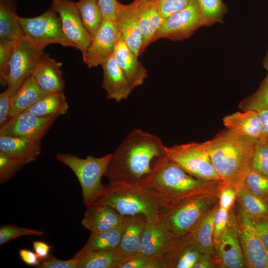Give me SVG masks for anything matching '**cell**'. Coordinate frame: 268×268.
<instances>
[{"label":"cell","instance_id":"24","mask_svg":"<svg viewBox=\"0 0 268 268\" xmlns=\"http://www.w3.org/2000/svg\"><path fill=\"white\" fill-rule=\"evenodd\" d=\"M222 122L226 128L241 135L257 139L261 137L262 125L257 111L236 112L225 116Z\"/></svg>","mask_w":268,"mask_h":268},{"label":"cell","instance_id":"26","mask_svg":"<svg viewBox=\"0 0 268 268\" xmlns=\"http://www.w3.org/2000/svg\"><path fill=\"white\" fill-rule=\"evenodd\" d=\"M15 0H0V39L18 42L24 37Z\"/></svg>","mask_w":268,"mask_h":268},{"label":"cell","instance_id":"32","mask_svg":"<svg viewBox=\"0 0 268 268\" xmlns=\"http://www.w3.org/2000/svg\"><path fill=\"white\" fill-rule=\"evenodd\" d=\"M69 105L64 93L48 94L28 108V111L37 116L57 117L65 115Z\"/></svg>","mask_w":268,"mask_h":268},{"label":"cell","instance_id":"9","mask_svg":"<svg viewBox=\"0 0 268 268\" xmlns=\"http://www.w3.org/2000/svg\"><path fill=\"white\" fill-rule=\"evenodd\" d=\"M203 26H208L207 22L197 0H192L184 8L164 19L153 42L160 39L183 41Z\"/></svg>","mask_w":268,"mask_h":268},{"label":"cell","instance_id":"52","mask_svg":"<svg viewBox=\"0 0 268 268\" xmlns=\"http://www.w3.org/2000/svg\"><path fill=\"white\" fill-rule=\"evenodd\" d=\"M257 111L259 114L262 125L260 138L267 139L268 138V108L259 110Z\"/></svg>","mask_w":268,"mask_h":268},{"label":"cell","instance_id":"34","mask_svg":"<svg viewBox=\"0 0 268 268\" xmlns=\"http://www.w3.org/2000/svg\"><path fill=\"white\" fill-rule=\"evenodd\" d=\"M236 201L249 215L268 218V202L250 193L243 185L238 190Z\"/></svg>","mask_w":268,"mask_h":268},{"label":"cell","instance_id":"22","mask_svg":"<svg viewBox=\"0 0 268 268\" xmlns=\"http://www.w3.org/2000/svg\"><path fill=\"white\" fill-rule=\"evenodd\" d=\"M41 151V140L0 135V152L17 158L26 165L35 161Z\"/></svg>","mask_w":268,"mask_h":268},{"label":"cell","instance_id":"45","mask_svg":"<svg viewBox=\"0 0 268 268\" xmlns=\"http://www.w3.org/2000/svg\"><path fill=\"white\" fill-rule=\"evenodd\" d=\"M230 210L218 205L214 216V241L215 244L228 226L230 220Z\"/></svg>","mask_w":268,"mask_h":268},{"label":"cell","instance_id":"1","mask_svg":"<svg viewBox=\"0 0 268 268\" xmlns=\"http://www.w3.org/2000/svg\"><path fill=\"white\" fill-rule=\"evenodd\" d=\"M158 136L132 130L114 153L104 174L109 183L146 187L168 159Z\"/></svg>","mask_w":268,"mask_h":268},{"label":"cell","instance_id":"11","mask_svg":"<svg viewBox=\"0 0 268 268\" xmlns=\"http://www.w3.org/2000/svg\"><path fill=\"white\" fill-rule=\"evenodd\" d=\"M237 231L247 268H268V250L255 231L249 215L239 206Z\"/></svg>","mask_w":268,"mask_h":268},{"label":"cell","instance_id":"6","mask_svg":"<svg viewBox=\"0 0 268 268\" xmlns=\"http://www.w3.org/2000/svg\"><path fill=\"white\" fill-rule=\"evenodd\" d=\"M218 202V191L202 194L184 201L159 218L177 238L189 235Z\"/></svg>","mask_w":268,"mask_h":268},{"label":"cell","instance_id":"16","mask_svg":"<svg viewBox=\"0 0 268 268\" xmlns=\"http://www.w3.org/2000/svg\"><path fill=\"white\" fill-rule=\"evenodd\" d=\"M178 240L160 218L155 220L146 219L138 253L148 256L167 258L173 250Z\"/></svg>","mask_w":268,"mask_h":268},{"label":"cell","instance_id":"30","mask_svg":"<svg viewBox=\"0 0 268 268\" xmlns=\"http://www.w3.org/2000/svg\"><path fill=\"white\" fill-rule=\"evenodd\" d=\"M127 257L117 248L88 252L76 258L77 268H119Z\"/></svg>","mask_w":268,"mask_h":268},{"label":"cell","instance_id":"44","mask_svg":"<svg viewBox=\"0 0 268 268\" xmlns=\"http://www.w3.org/2000/svg\"><path fill=\"white\" fill-rule=\"evenodd\" d=\"M192 0H154L162 17L165 19L186 7Z\"/></svg>","mask_w":268,"mask_h":268},{"label":"cell","instance_id":"40","mask_svg":"<svg viewBox=\"0 0 268 268\" xmlns=\"http://www.w3.org/2000/svg\"><path fill=\"white\" fill-rule=\"evenodd\" d=\"M44 235V232L40 230L32 229L8 224L0 227V245L2 246L13 239L22 236H42Z\"/></svg>","mask_w":268,"mask_h":268},{"label":"cell","instance_id":"15","mask_svg":"<svg viewBox=\"0 0 268 268\" xmlns=\"http://www.w3.org/2000/svg\"><path fill=\"white\" fill-rule=\"evenodd\" d=\"M120 38V29L117 21L104 20L82 56L84 63L89 68L101 66L114 54Z\"/></svg>","mask_w":268,"mask_h":268},{"label":"cell","instance_id":"54","mask_svg":"<svg viewBox=\"0 0 268 268\" xmlns=\"http://www.w3.org/2000/svg\"><path fill=\"white\" fill-rule=\"evenodd\" d=\"M263 66L267 70L268 72V51L264 59V60L263 62Z\"/></svg>","mask_w":268,"mask_h":268},{"label":"cell","instance_id":"27","mask_svg":"<svg viewBox=\"0 0 268 268\" xmlns=\"http://www.w3.org/2000/svg\"><path fill=\"white\" fill-rule=\"evenodd\" d=\"M202 254L189 236L178 239L167 257V268H193Z\"/></svg>","mask_w":268,"mask_h":268},{"label":"cell","instance_id":"43","mask_svg":"<svg viewBox=\"0 0 268 268\" xmlns=\"http://www.w3.org/2000/svg\"><path fill=\"white\" fill-rule=\"evenodd\" d=\"M238 189L234 184L220 181L218 186L219 206L230 210L236 201Z\"/></svg>","mask_w":268,"mask_h":268},{"label":"cell","instance_id":"31","mask_svg":"<svg viewBox=\"0 0 268 268\" xmlns=\"http://www.w3.org/2000/svg\"><path fill=\"white\" fill-rule=\"evenodd\" d=\"M124 226L101 233H90L87 243L73 257L77 258L88 252L117 248L122 238Z\"/></svg>","mask_w":268,"mask_h":268},{"label":"cell","instance_id":"35","mask_svg":"<svg viewBox=\"0 0 268 268\" xmlns=\"http://www.w3.org/2000/svg\"><path fill=\"white\" fill-rule=\"evenodd\" d=\"M243 185L250 193L268 202V176L250 169Z\"/></svg>","mask_w":268,"mask_h":268},{"label":"cell","instance_id":"3","mask_svg":"<svg viewBox=\"0 0 268 268\" xmlns=\"http://www.w3.org/2000/svg\"><path fill=\"white\" fill-rule=\"evenodd\" d=\"M111 207L124 216L143 215L149 220H155L173 204L155 190L109 183L92 204Z\"/></svg>","mask_w":268,"mask_h":268},{"label":"cell","instance_id":"53","mask_svg":"<svg viewBox=\"0 0 268 268\" xmlns=\"http://www.w3.org/2000/svg\"><path fill=\"white\" fill-rule=\"evenodd\" d=\"M217 268L214 258L205 254H201L193 268Z\"/></svg>","mask_w":268,"mask_h":268},{"label":"cell","instance_id":"5","mask_svg":"<svg viewBox=\"0 0 268 268\" xmlns=\"http://www.w3.org/2000/svg\"><path fill=\"white\" fill-rule=\"evenodd\" d=\"M112 156L113 153H108L100 157L88 155L81 158L68 153L57 154V160L68 166L76 176L86 208L92 205L103 190L105 185L102 183V178Z\"/></svg>","mask_w":268,"mask_h":268},{"label":"cell","instance_id":"7","mask_svg":"<svg viewBox=\"0 0 268 268\" xmlns=\"http://www.w3.org/2000/svg\"><path fill=\"white\" fill-rule=\"evenodd\" d=\"M169 160L196 178L220 181L204 142H192L166 147Z\"/></svg>","mask_w":268,"mask_h":268},{"label":"cell","instance_id":"50","mask_svg":"<svg viewBox=\"0 0 268 268\" xmlns=\"http://www.w3.org/2000/svg\"><path fill=\"white\" fill-rule=\"evenodd\" d=\"M19 254L21 260L28 266L37 267L41 262L36 254L29 250L20 249Z\"/></svg>","mask_w":268,"mask_h":268},{"label":"cell","instance_id":"41","mask_svg":"<svg viewBox=\"0 0 268 268\" xmlns=\"http://www.w3.org/2000/svg\"><path fill=\"white\" fill-rule=\"evenodd\" d=\"M17 43L0 39V82L4 87L9 73L10 61Z\"/></svg>","mask_w":268,"mask_h":268},{"label":"cell","instance_id":"12","mask_svg":"<svg viewBox=\"0 0 268 268\" xmlns=\"http://www.w3.org/2000/svg\"><path fill=\"white\" fill-rule=\"evenodd\" d=\"M51 7L61 19L64 32L72 47L85 54L92 39L86 30L75 2L70 0H53Z\"/></svg>","mask_w":268,"mask_h":268},{"label":"cell","instance_id":"49","mask_svg":"<svg viewBox=\"0 0 268 268\" xmlns=\"http://www.w3.org/2000/svg\"><path fill=\"white\" fill-rule=\"evenodd\" d=\"M13 95L7 89L0 94V126L9 118L11 99Z\"/></svg>","mask_w":268,"mask_h":268},{"label":"cell","instance_id":"46","mask_svg":"<svg viewBox=\"0 0 268 268\" xmlns=\"http://www.w3.org/2000/svg\"><path fill=\"white\" fill-rule=\"evenodd\" d=\"M78 260L73 257L69 260H62L50 254L46 259L41 261L38 268H77Z\"/></svg>","mask_w":268,"mask_h":268},{"label":"cell","instance_id":"36","mask_svg":"<svg viewBox=\"0 0 268 268\" xmlns=\"http://www.w3.org/2000/svg\"><path fill=\"white\" fill-rule=\"evenodd\" d=\"M239 108L242 111L268 108V72L257 90L243 99L240 102Z\"/></svg>","mask_w":268,"mask_h":268},{"label":"cell","instance_id":"51","mask_svg":"<svg viewBox=\"0 0 268 268\" xmlns=\"http://www.w3.org/2000/svg\"><path fill=\"white\" fill-rule=\"evenodd\" d=\"M33 248L35 253L41 261L48 257L52 246L43 241H35L33 242Z\"/></svg>","mask_w":268,"mask_h":268},{"label":"cell","instance_id":"56","mask_svg":"<svg viewBox=\"0 0 268 268\" xmlns=\"http://www.w3.org/2000/svg\"><path fill=\"white\" fill-rule=\"evenodd\" d=\"M266 140H267L268 141V138L267 139H266Z\"/></svg>","mask_w":268,"mask_h":268},{"label":"cell","instance_id":"19","mask_svg":"<svg viewBox=\"0 0 268 268\" xmlns=\"http://www.w3.org/2000/svg\"><path fill=\"white\" fill-rule=\"evenodd\" d=\"M128 217L111 207L93 204L87 207L81 224L90 233H98L124 226Z\"/></svg>","mask_w":268,"mask_h":268},{"label":"cell","instance_id":"8","mask_svg":"<svg viewBox=\"0 0 268 268\" xmlns=\"http://www.w3.org/2000/svg\"><path fill=\"white\" fill-rule=\"evenodd\" d=\"M19 22L24 38L40 50H44L52 44L72 47L64 32L60 16L51 7L36 17H19Z\"/></svg>","mask_w":268,"mask_h":268},{"label":"cell","instance_id":"23","mask_svg":"<svg viewBox=\"0 0 268 268\" xmlns=\"http://www.w3.org/2000/svg\"><path fill=\"white\" fill-rule=\"evenodd\" d=\"M114 56L120 67L134 88L140 86L147 77V72L134 54L122 39L116 46Z\"/></svg>","mask_w":268,"mask_h":268},{"label":"cell","instance_id":"17","mask_svg":"<svg viewBox=\"0 0 268 268\" xmlns=\"http://www.w3.org/2000/svg\"><path fill=\"white\" fill-rule=\"evenodd\" d=\"M103 71V89L107 99L117 102L127 99L135 88L116 60L114 54L101 65Z\"/></svg>","mask_w":268,"mask_h":268},{"label":"cell","instance_id":"2","mask_svg":"<svg viewBox=\"0 0 268 268\" xmlns=\"http://www.w3.org/2000/svg\"><path fill=\"white\" fill-rule=\"evenodd\" d=\"M259 139L241 135L225 128L203 142L220 181L238 188L243 185Z\"/></svg>","mask_w":268,"mask_h":268},{"label":"cell","instance_id":"55","mask_svg":"<svg viewBox=\"0 0 268 268\" xmlns=\"http://www.w3.org/2000/svg\"><path fill=\"white\" fill-rule=\"evenodd\" d=\"M145 0H134L132 2V4L134 5H136L142 1H144Z\"/></svg>","mask_w":268,"mask_h":268},{"label":"cell","instance_id":"37","mask_svg":"<svg viewBox=\"0 0 268 268\" xmlns=\"http://www.w3.org/2000/svg\"><path fill=\"white\" fill-rule=\"evenodd\" d=\"M119 268H167V258L148 256L138 253L127 257Z\"/></svg>","mask_w":268,"mask_h":268},{"label":"cell","instance_id":"21","mask_svg":"<svg viewBox=\"0 0 268 268\" xmlns=\"http://www.w3.org/2000/svg\"><path fill=\"white\" fill-rule=\"evenodd\" d=\"M132 5L134 7L142 35L141 55L153 42V39L164 19L154 0H145L136 5Z\"/></svg>","mask_w":268,"mask_h":268},{"label":"cell","instance_id":"10","mask_svg":"<svg viewBox=\"0 0 268 268\" xmlns=\"http://www.w3.org/2000/svg\"><path fill=\"white\" fill-rule=\"evenodd\" d=\"M44 53L26 39L17 42L9 63V70L5 79L7 89L13 95L24 81L32 75L41 55Z\"/></svg>","mask_w":268,"mask_h":268},{"label":"cell","instance_id":"20","mask_svg":"<svg viewBox=\"0 0 268 268\" xmlns=\"http://www.w3.org/2000/svg\"><path fill=\"white\" fill-rule=\"evenodd\" d=\"M116 21L122 39L134 54L140 55L142 35L134 7L131 3H122Z\"/></svg>","mask_w":268,"mask_h":268},{"label":"cell","instance_id":"47","mask_svg":"<svg viewBox=\"0 0 268 268\" xmlns=\"http://www.w3.org/2000/svg\"><path fill=\"white\" fill-rule=\"evenodd\" d=\"M104 20L116 21L122 3L117 0H97Z\"/></svg>","mask_w":268,"mask_h":268},{"label":"cell","instance_id":"18","mask_svg":"<svg viewBox=\"0 0 268 268\" xmlns=\"http://www.w3.org/2000/svg\"><path fill=\"white\" fill-rule=\"evenodd\" d=\"M62 64L44 52L40 57L32 76L40 87L49 93L64 92L65 81L61 69Z\"/></svg>","mask_w":268,"mask_h":268},{"label":"cell","instance_id":"42","mask_svg":"<svg viewBox=\"0 0 268 268\" xmlns=\"http://www.w3.org/2000/svg\"><path fill=\"white\" fill-rule=\"evenodd\" d=\"M252 168L265 175L268 176V142L260 138L258 140Z\"/></svg>","mask_w":268,"mask_h":268},{"label":"cell","instance_id":"14","mask_svg":"<svg viewBox=\"0 0 268 268\" xmlns=\"http://www.w3.org/2000/svg\"><path fill=\"white\" fill-rule=\"evenodd\" d=\"M57 118L39 117L25 111L0 126V135L42 140Z\"/></svg>","mask_w":268,"mask_h":268},{"label":"cell","instance_id":"25","mask_svg":"<svg viewBox=\"0 0 268 268\" xmlns=\"http://www.w3.org/2000/svg\"><path fill=\"white\" fill-rule=\"evenodd\" d=\"M48 94L51 93L42 89L30 75L11 97L9 118L26 111Z\"/></svg>","mask_w":268,"mask_h":268},{"label":"cell","instance_id":"28","mask_svg":"<svg viewBox=\"0 0 268 268\" xmlns=\"http://www.w3.org/2000/svg\"><path fill=\"white\" fill-rule=\"evenodd\" d=\"M141 215L129 216L118 249L126 256L139 252L142 234L146 221Z\"/></svg>","mask_w":268,"mask_h":268},{"label":"cell","instance_id":"38","mask_svg":"<svg viewBox=\"0 0 268 268\" xmlns=\"http://www.w3.org/2000/svg\"><path fill=\"white\" fill-rule=\"evenodd\" d=\"M197 0L207 22L208 26L223 22L228 9L222 0Z\"/></svg>","mask_w":268,"mask_h":268},{"label":"cell","instance_id":"33","mask_svg":"<svg viewBox=\"0 0 268 268\" xmlns=\"http://www.w3.org/2000/svg\"><path fill=\"white\" fill-rule=\"evenodd\" d=\"M76 5L83 24L92 39L104 19L97 0H79Z\"/></svg>","mask_w":268,"mask_h":268},{"label":"cell","instance_id":"39","mask_svg":"<svg viewBox=\"0 0 268 268\" xmlns=\"http://www.w3.org/2000/svg\"><path fill=\"white\" fill-rule=\"evenodd\" d=\"M25 165L17 158L0 152V183L10 180Z\"/></svg>","mask_w":268,"mask_h":268},{"label":"cell","instance_id":"4","mask_svg":"<svg viewBox=\"0 0 268 268\" xmlns=\"http://www.w3.org/2000/svg\"><path fill=\"white\" fill-rule=\"evenodd\" d=\"M219 181L196 178L168 159L146 187L159 193L174 207L194 197L218 191Z\"/></svg>","mask_w":268,"mask_h":268},{"label":"cell","instance_id":"29","mask_svg":"<svg viewBox=\"0 0 268 268\" xmlns=\"http://www.w3.org/2000/svg\"><path fill=\"white\" fill-rule=\"evenodd\" d=\"M218 202L207 213L195 230L188 235L202 254L215 258L214 216Z\"/></svg>","mask_w":268,"mask_h":268},{"label":"cell","instance_id":"48","mask_svg":"<svg viewBox=\"0 0 268 268\" xmlns=\"http://www.w3.org/2000/svg\"><path fill=\"white\" fill-rule=\"evenodd\" d=\"M249 216L255 231L268 250V218Z\"/></svg>","mask_w":268,"mask_h":268},{"label":"cell","instance_id":"13","mask_svg":"<svg viewBox=\"0 0 268 268\" xmlns=\"http://www.w3.org/2000/svg\"><path fill=\"white\" fill-rule=\"evenodd\" d=\"M215 259L217 268H247L237 231V216L230 211L228 226L215 244Z\"/></svg>","mask_w":268,"mask_h":268}]
</instances>
